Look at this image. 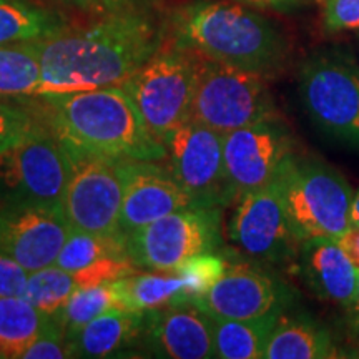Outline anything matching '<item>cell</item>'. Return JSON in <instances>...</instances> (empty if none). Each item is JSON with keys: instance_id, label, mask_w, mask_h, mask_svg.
Segmentation results:
<instances>
[{"instance_id": "1", "label": "cell", "mask_w": 359, "mask_h": 359, "mask_svg": "<svg viewBox=\"0 0 359 359\" xmlns=\"http://www.w3.org/2000/svg\"><path fill=\"white\" fill-rule=\"evenodd\" d=\"M165 32L145 8L102 15L83 27L67 24L35 40L42 64L40 95L118 87L163 47Z\"/></svg>"}, {"instance_id": "2", "label": "cell", "mask_w": 359, "mask_h": 359, "mask_svg": "<svg viewBox=\"0 0 359 359\" xmlns=\"http://www.w3.org/2000/svg\"><path fill=\"white\" fill-rule=\"evenodd\" d=\"M39 115L62 142L111 158L160 161L167 148L120 87L35 97Z\"/></svg>"}, {"instance_id": "3", "label": "cell", "mask_w": 359, "mask_h": 359, "mask_svg": "<svg viewBox=\"0 0 359 359\" xmlns=\"http://www.w3.org/2000/svg\"><path fill=\"white\" fill-rule=\"evenodd\" d=\"M173 45L238 69L275 74L285 64L288 43L276 25L250 8L196 0L170 19Z\"/></svg>"}, {"instance_id": "4", "label": "cell", "mask_w": 359, "mask_h": 359, "mask_svg": "<svg viewBox=\"0 0 359 359\" xmlns=\"http://www.w3.org/2000/svg\"><path fill=\"white\" fill-rule=\"evenodd\" d=\"M69 175L64 143L42 120L0 147V208L62 210Z\"/></svg>"}, {"instance_id": "5", "label": "cell", "mask_w": 359, "mask_h": 359, "mask_svg": "<svg viewBox=\"0 0 359 359\" xmlns=\"http://www.w3.org/2000/svg\"><path fill=\"white\" fill-rule=\"evenodd\" d=\"M278 178L290 224L299 241L338 240L353 224L354 191L338 170L294 155Z\"/></svg>"}, {"instance_id": "6", "label": "cell", "mask_w": 359, "mask_h": 359, "mask_svg": "<svg viewBox=\"0 0 359 359\" xmlns=\"http://www.w3.org/2000/svg\"><path fill=\"white\" fill-rule=\"evenodd\" d=\"M275 116L276 107L266 75L195 53L193 120L228 133Z\"/></svg>"}, {"instance_id": "7", "label": "cell", "mask_w": 359, "mask_h": 359, "mask_svg": "<svg viewBox=\"0 0 359 359\" xmlns=\"http://www.w3.org/2000/svg\"><path fill=\"white\" fill-rule=\"evenodd\" d=\"M120 87L132 97L150 132L163 142L191 118L195 53L177 45L161 47Z\"/></svg>"}, {"instance_id": "8", "label": "cell", "mask_w": 359, "mask_h": 359, "mask_svg": "<svg viewBox=\"0 0 359 359\" xmlns=\"http://www.w3.org/2000/svg\"><path fill=\"white\" fill-rule=\"evenodd\" d=\"M64 143L70 161L62 213L72 230L111 235L120 231L123 183L120 158Z\"/></svg>"}, {"instance_id": "9", "label": "cell", "mask_w": 359, "mask_h": 359, "mask_svg": "<svg viewBox=\"0 0 359 359\" xmlns=\"http://www.w3.org/2000/svg\"><path fill=\"white\" fill-rule=\"evenodd\" d=\"M222 245V208H185L127 235V253L137 268L173 271L196 255Z\"/></svg>"}, {"instance_id": "10", "label": "cell", "mask_w": 359, "mask_h": 359, "mask_svg": "<svg viewBox=\"0 0 359 359\" xmlns=\"http://www.w3.org/2000/svg\"><path fill=\"white\" fill-rule=\"evenodd\" d=\"M308 115L325 132L359 147V69L341 55L309 58L299 72Z\"/></svg>"}, {"instance_id": "11", "label": "cell", "mask_w": 359, "mask_h": 359, "mask_svg": "<svg viewBox=\"0 0 359 359\" xmlns=\"http://www.w3.org/2000/svg\"><path fill=\"white\" fill-rule=\"evenodd\" d=\"M163 145L167 167L198 208H222L235 201L223 158V133L190 118Z\"/></svg>"}, {"instance_id": "12", "label": "cell", "mask_w": 359, "mask_h": 359, "mask_svg": "<svg viewBox=\"0 0 359 359\" xmlns=\"http://www.w3.org/2000/svg\"><path fill=\"white\" fill-rule=\"evenodd\" d=\"M293 135L278 116L223 133V158L235 201L269 185L293 158Z\"/></svg>"}, {"instance_id": "13", "label": "cell", "mask_w": 359, "mask_h": 359, "mask_svg": "<svg viewBox=\"0 0 359 359\" xmlns=\"http://www.w3.org/2000/svg\"><path fill=\"white\" fill-rule=\"evenodd\" d=\"M228 231L246 257L268 264L294 259L302 243L290 224L280 178L236 200Z\"/></svg>"}, {"instance_id": "14", "label": "cell", "mask_w": 359, "mask_h": 359, "mask_svg": "<svg viewBox=\"0 0 359 359\" xmlns=\"http://www.w3.org/2000/svg\"><path fill=\"white\" fill-rule=\"evenodd\" d=\"M123 183L120 231L123 235L185 208H198L168 168L156 161L120 158Z\"/></svg>"}, {"instance_id": "15", "label": "cell", "mask_w": 359, "mask_h": 359, "mask_svg": "<svg viewBox=\"0 0 359 359\" xmlns=\"http://www.w3.org/2000/svg\"><path fill=\"white\" fill-rule=\"evenodd\" d=\"M70 231L62 210L0 208V253L11 257L27 273L55 264Z\"/></svg>"}, {"instance_id": "16", "label": "cell", "mask_w": 359, "mask_h": 359, "mask_svg": "<svg viewBox=\"0 0 359 359\" xmlns=\"http://www.w3.org/2000/svg\"><path fill=\"white\" fill-rule=\"evenodd\" d=\"M140 341L156 358H215L213 318L195 303L151 309L143 318Z\"/></svg>"}, {"instance_id": "17", "label": "cell", "mask_w": 359, "mask_h": 359, "mask_svg": "<svg viewBox=\"0 0 359 359\" xmlns=\"http://www.w3.org/2000/svg\"><path fill=\"white\" fill-rule=\"evenodd\" d=\"M288 303L290 293L275 278L248 264H230L196 304L213 318L250 320L283 311Z\"/></svg>"}, {"instance_id": "18", "label": "cell", "mask_w": 359, "mask_h": 359, "mask_svg": "<svg viewBox=\"0 0 359 359\" xmlns=\"http://www.w3.org/2000/svg\"><path fill=\"white\" fill-rule=\"evenodd\" d=\"M298 264L304 283L318 298L349 309L359 269L333 238H308L299 243Z\"/></svg>"}, {"instance_id": "19", "label": "cell", "mask_w": 359, "mask_h": 359, "mask_svg": "<svg viewBox=\"0 0 359 359\" xmlns=\"http://www.w3.org/2000/svg\"><path fill=\"white\" fill-rule=\"evenodd\" d=\"M145 313L114 308L87 323L69 338L70 358H111L142 339Z\"/></svg>"}, {"instance_id": "20", "label": "cell", "mask_w": 359, "mask_h": 359, "mask_svg": "<svg viewBox=\"0 0 359 359\" xmlns=\"http://www.w3.org/2000/svg\"><path fill=\"white\" fill-rule=\"evenodd\" d=\"M336 349L330 331L308 316L285 318L281 314L269 336L266 359H325L334 358Z\"/></svg>"}, {"instance_id": "21", "label": "cell", "mask_w": 359, "mask_h": 359, "mask_svg": "<svg viewBox=\"0 0 359 359\" xmlns=\"http://www.w3.org/2000/svg\"><path fill=\"white\" fill-rule=\"evenodd\" d=\"M283 311H273L250 320L213 318L215 358L259 359Z\"/></svg>"}, {"instance_id": "22", "label": "cell", "mask_w": 359, "mask_h": 359, "mask_svg": "<svg viewBox=\"0 0 359 359\" xmlns=\"http://www.w3.org/2000/svg\"><path fill=\"white\" fill-rule=\"evenodd\" d=\"M67 24L64 15L32 0H0V43L45 39Z\"/></svg>"}, {"instance_id": "23", "label": "cell", "mask_w": 359, "mask_h": 359, "mask_svg": "<svg viewBox=\"0 0 359 359\" xmlns=\"http://www.w3.org/2000/svg\"><path fill=\"white\" fill-rule=\"evenodd\" d=\"M42 87V64L35 40L0 43V98H35Z\"/></svg>"}, {"instance_id": "24", "label": "cell", "mask_w": 359, "mask_h": 359, "mask_svg": "<svg viewBox=\"0 0 359 359\" xmlns=\"http://www.w3.org/2000/svg\"><path fill=\"white\" fill-rule=\"evenodd\" d=\"M123 309L147 313L151 309L178 304L183 278L178 271L135 273L115 281Z\"/></svg>"}, {"instance_id": "25", "label": "cell", "mask_w": 359, "mask_h": 359, "mask_svg": "<svg viewBox=\"0 0 359 359\" xmlns=\"http://www.w3.org/2000/svg\"><path fill=\"white\" fill-rule=\"evenodd\" d=\"M48 320L50 316L22 296H0V343L6 348L7 358H20Z\"/></svg>"}, {"instance_id": "26", "label": "cell", "mask_w": 359, "mask_h": 359, "mask_svg": "<svg viewBox=\"0 0 359 359\" xmlns=\"http://www.w3.org/2000/svg\"><path fill=\"white\" fill-rule=\"evenodd\" d=\"M103 258H128L127 235L122 231L97 235L72 230L58 253L55 264L69 273H77Z\"/></svg>"}, {"instance_id": "27", "label": "cell", "mask_w": 359, "mask_h": 359, "mask_svg": "<svg viewBox=\"0 0 359 359\" xmlns=\"http://www.w3.org/2000/svg\"><path fill=\"white\" fill-rule=\"evenodd\" d=\"M114 308H122V303H120L116 283L111 281L90 286V288L75 290L65 306L52 318L69 338L70 334H74L87 323Z\"/></svg>"}, {"instance_id": "28", "label": "cell", "mask_w": 359, "mask_h": 359, "mask_svg": "<svg viewBox=\"0 0 359 359\" xmlns=\"http://www.w3.org/2000/svg\"><path fill=\"white\" fill-rule=\"evenodd\" d=\"M75 290H79V286L74 275L58 268L57 264H52L35 273H29L20 296L52 318L65 306Z\"/></svg>"}, {"instance_id": "29", "label": "cell", "mask_w": 359, "mask_h": 359, "mask_svg": "<svg viewBox=\"0 0 359 359\" xmlns=\"http://www.w3.org/2000/svg\"><path fill=\"white\" fill-rule=\"evenodd\" d=\"M226 268V259L222 255L215 253V251H212V253L196 255V257L187 259L185 263L180 264L175 269L183 278V290L182 294H180L178 304L198 303L213 288L215 283L223 276Z\"/></svg>"}, {"instance_id": "30", "label": "cell", "mask_w": 359, "mask_h": 359, "mask_svg": "<svg viewBox=\"0 0 359 359\" xmlns=\"http://www.w3.org/2000/svg\"><path fill=\"white\" fill-rule=\"evenodd\" d=\"M135 273H138V268L128 258H103L72 275L77 281L79 288H90L103 283L118 281Z\"/></svg>"}, {"instance_id": "31", "label": "cell", "mask_w": 359, "mask_h": 359, "mask_svg": "<svg viewBox=\"0 0 359 359\" xmlns=\"http://www.w3.org/2000/svg\"><path fill=\"white\" fill-rule=\"evenodd\" d=\"M70 358L69 339L58 323L50 318L40 334L22 351L19 359H65Z\"/></svg>"}, {"instance_id": "32", "label": "cell", "mask_w": 359, "mask_h": 359, "mask_svg": "<svg viewBox=\"0 0 359 359\" xmlns=\"http://www.w3.org/2000/svg\"><path fill=\"white\" fill-rule=\"evenodd\" d=\"M39 122H42L39 114L0 98V147L29 132Z\"/></svg>"}, {"instance_id": "33", "label": "cell", "mask_w": 359, "mask_h": 359, "mask_svg": "<svg viewBox=\"0 0 359 359\" xmlns=\"http://www.w3.org/2000/svg\"><path fill=\"white\" fill-rule=\"evenodd\" d=\"M323 20L327 32L359 29V0H326Z\"/></svg>"}, {"instance_id": "34", "label": "cell", "mask_w": 359, "mask_h": 359, "mask_svg": "<svg viewBox=\"0 0 359 359\" xmlns=\"http://www.w3.org/2000/svg\"><path fill=\"white\" fill-rule=\"evenodd\" d=\"M52 2L72 8H79V11L83 12L98 13V15L145 8V0H52Z\"/></svg>"}, {"instance_id": "35", "label": "cell", "mask_w": 359, "mask_h": 359, "mask_svg": "<svg viewBox=\"0 0 359 359\" xmlns=\"http://www.w3.org/2000/svg\"><path fill=\"white\" fill-rule=\"evenodd\" d=\"M29 273L11 257L0 253V296H20Z\"/></svg>"}, {"instance_id": "36", "label": "cell", "mask_w": 359, "mask_h": 359, "mask_svg": "<svg viewBox=\"0 0 359 359\" xmlns=\"http://www.w3.org/2000/svg\"><path fill=\"white\" fill-rule=\"evenodd\" d=\"M338 243L349 259L354 263V266L359 269V224H351L346 231L338 238Z\"/></svg>"}, {"instance_id": "37", "label": "cell", "mask_w": 359, "mask_h": 359, "mask_svg": "<svg viewBox=\"0 0 359 359\" xmlns=\"http://www.w3.org/2000/svg\"><path fill=\"white\" fill-rule=\"evenodd\" d=\"M349 311V321H351V327L356 334H359V278H358V288H356V296H354V302L351 304Z\"/></svg>"}, {"instance_id": "38", "label": "cell", "mask_w": 359, "mask_h": 359, "mask_svg": "<svg viewBox=\"0 0 359 359\" xmlns=\"http://www.w3.org/2000/svg\"><path fill=\"white\" fill-rule=\"evenodd\" d=\"M243 2L253 4V6H281V4L293 2V0H243Z\"/></svg>"}, {"instance_id": "39", "label": "cell", "mask_w": 359, "mask_h": 359, "mask_svg": "<svg viewBox=\"0 0 359 359\" xmlns=\"http://www.w3.org/2000/svg\"><path fill=\"white\" fill-rule=\"evenodd\" d=\"M351 222H353V224H359V190L354 193L353 210H351Z\"/></svg>"}, {"instance_id": "40", "label": "cell", "mask_w": 359, "mask_h": 359, "mask_svg": "<svg viewBox=\"0 0 359 359\" xmlns=\"http://www.w3.org/2000/svg\"><path fill=\"white\" fill-rule=\"evenodd\" d=\"M2 358H7V353H6V348H4V344L0 343V359Z\"/></svg>"}]
</instances>
